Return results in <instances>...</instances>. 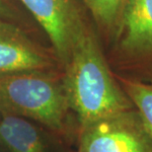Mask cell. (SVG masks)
Masks as SVG:
<instances>
[{"mask_svg": "<svg viewBox=\"0 0 152 152\" xmlns=\"http://www.w3.org/2000/svg\"><path fill=\"white\" fill-rule=\"evenodd\" d=\"M124 58L133 65L152 63V0H126L118 21Z\"/></svg>", "mask_w": 152, "mask_h": 152, "instance_id": "obj_5", "label": "cell"}, {"mask_svg": "<svg viewBox=\"0 0 152 152\" xmlns=\"http://www.w3.org/2000/svg\"><path fill=\"white\" fill-rule=\"evenodd\" d=\"M42 26L64 66L87 30L72 0H20Z\"/></svg>", "mask_w": 152, "mask_h": 152, "instance_id": "obj_4", "label": "cell"}, {"mask_svg": "<svg viewBox=\"0 0 152 152\" xmlns=\"http://www.w3.org/2000/svg\"><path fill=\"white\" fill-rule=\"evenodd\" d=\"M9 14V8L4 2V0H0V18H4L8 16Z\"/></svg>", "mask_w": 152, "mask_h": 152, "instance_id": "obj_10", "label": "cell"}, {"mask_svg": "<svg viewBox=\"0 0 152 152\" xmlns=\"http://www.w3.org/2000/svg\"><path fill=\"white\" fill-rule=\"evenodd\" d=\"M76 152H78V151H76Z\"/></svg>", "mask_w": 152, "mask_h": 152, "instance_id": "obj_11", "label": "cell"}, {"mask_svg": "<svg viewBox=\"0 0 152 152\" xmlns=\"http://www.w3.org/2000/svg\"><path fill=\"white\" fill-rule=\"evenodd\" d=\"M50 56L17 26L0 18V76L32 70H50Z\"/></svg>", "mask_w": 152, "mask_h": 152, "instance_id": "obj_6", "label": "cell"}, {"mask_svg": "<svg viewBox=\"0 0 152 152\" xmlns=\"http://www.w3.org/2000/svg\"><path fill=\"white\" fill-rule=\"evenodd\" d=\"M0 112L41 124L64 138L77 137L69 124V109L61 76L51 70H32L0 76Z\"/></svg>", "mask_w": 152, "mask_h": 152, "instance_id": "obj_2", "label": "cell"}, {"mask_svg": "<svg viewBox=\"0 0 152 152\" xmlns=\"http://www.w3.org/2000/svg\"><path fill=\"white\" fill-rule=\"evenodd\" d=\"M78 152H152V136L134 108L78 129Z\"/></svg>", "mask_w": 152, "mask_h": 152, "instance_id": "obj_3", "label": "cell"}, {"mask_svg": "<svg viewBox=\"0 0 152 152\" xmlns=\"http://www.w3.org/2000/svg\"><path fill=\"white\" fill-rule=\"evenodd\" d=\"M61 80L78 129L134 108L112 73L97 38L88 28L63 66Z\"/></svg>", "mask_w": 152, "mask_h": 152, "instance_id": "obj_1", "label": "cell"}, {"mask_svg": "<svg viewBox=\"0 0 152 152\" xmlns=\"http://www.w3.org/2000/svg\"><path fill=\"white\" fill-rule=\"evenodd\" d=\"M84 2L97 23L111 30L118 26L126 0H84Z\"/></svg>", "mask_w": 152, "mask_h": 152, "instance_id": "obj_9", "label": "cell"}, {"mask_svg": "<svg viewBox=\"0 0 152 152\" xmlns=\"http://www.w3.org/2000/svg\"><path fill=\"white\" fill-rule=\"evenodd\" d=\"M118 82L152 136V82L132 78H120Z\"/></svg>", "mask_w": 152, "mask_h": 152, "instance_id": "obj_8", "label": "cell"}, {"mask_svg": "<svg viewBox=\"0 0 152 152\" xmlns=\"http://www.w3.org/2000/svg\"><path fill=\"white\" fill-rule=\"evenodd\" d=\"M0 144L8 152L50 150L42 130L31 120L5 112H0Z\"/></svg>", "mask_w": 152, "mask_h": 152, "instance_id": "obj_7", "label": "cell"}]
</instances>
